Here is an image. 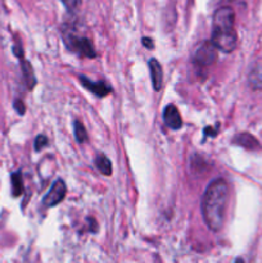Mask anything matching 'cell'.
Masks as SVG:
<instances>
[{"mask_svg":"<svg viewBox=\"0 0 262 263\" xmlns=\"http://www.w3.org/2000/svg\"><path fill=\"white\" fill-rule=\"evenodd\" d=\"M229 202V185L223 179H216L205 189L202 198V216L212 231H220L225 220Z\"/></svg>","mask_w":262,"mask_h":263,"instance_id":"obj_1","label":"cell"},{"mask_svg":"<svg viewBox=\"0 0 262 263\" xmlns=\"http://www.w3.org/2000/svg\"><path fill=\"white\" fill-rule=\"evenodd\" d=\"M211 43L225 53H230L235 49L238 43V36L234 28L231 30H212L211 35Z\"/></svg>","mask_w":262,"mask_h":263,"instance_id":"obj_2","label":"cell"},{"mask_svg":"<svg viewBox=\"0 0 262 263\" xmlns=\"http://www.w3.org/2000/svg\"><path fill=\"white\" fill-rule=\"evenodd\" d=\"M67 193L66 184L62 179L55 180L53 182V185L50 186V189L48 190V193L45 194V197L43 198V203L45 207H55L58 205L62 200L64 199Z\"/></svg>","mask_w":262,"mask_h":263,"instance_id":"obj_3","label":"cell"},{"mask_svg":"<svg viewBox=\"0 0 262 263\" xmlns=\"http://www.w3.org/2000/svg\"><path fill=\"white\" fill-rule=\"evenodd\" d=\"M235 22V13L231 8L222 7L213 14V30H231Z\"/></svg>","mask_w":262,"mask_h":263,"instance_id":"obj_4","label":"cell"},{"mask_svg":"<svg viewBox=\"0 0 262 263\" xmlns=\"http://www.w3.org/2000/svg\"><path fill=\"white\" fill-rule=\"evenodd\" d=\"M66 41L67 44H68V48L71 49V50L76 51L79 55L86 57V58H94V57L97 55L90 39L68 36V37L66 39Z\"/></svg>","mask_w":262,"mask_h":263,"instance_id":"obj_5","label":"cell"},{"mask_svg":"<svg viewBox=\"0 0 262 263\" xmlns=\"http://www.w3.org/2000/svg\"><path fill=\"white\" fill-rule=\"evenodd\" d=\"M217 50L218 49L212 43H203V45H200L195 51L194 62L203 67L211 66L217 59Z\"/></svg>","mask_w":262,"mask_h":263,"instance_id":"obj_6","label":"cell"},{"mask_svg":"<svg viewBox=\"0 0 262 263\" xmlns=\"http://www.w3.org/2000/svg\"><path fill=\"white\" fill-rule=\"evenodd\" d=\"M80 82H81L85 89H87L90 92H92V94L99 98L105 97V95H108L112 91V87L108 84H105L104 81H92V80L87 79V77L80 76Z\"/></svg>","mask_w":262,"mask_h":263,"instance_id":"obj_7","label":"cell"},{"mask_svg":"<svg viewBox=\"0 0 262 263\" xmlns=\"http://www.w3.org/2000/svg\"><path fill=\"white\" fill-rule=\"evenodd\" d=\"M163 120L164 123L172 130H180L182 127V118L180 112L174 104H170L164 108L163 110Z\"/></svg>","mask_w":262,"mask_h":263,"instance_id":"obj_8","label":"cell"},{"mask_svg":"<svg viewBox=\"0 0 262 263\" xmlns=\"http://www.w3.org/2000/svg\"><path fill=\"white\" fill-rule=\"evenodd\" d=\"M149 71H151V79L152 84H153V89L156 91H159L162 89V82H163V72H162V66L157 59L152 58L149 61Z\"/></svg>","mask_w":262,"mask_h":263,"instance_id":"obj_9","label":"cell"},{"mask_svg":"<svg viewBox=\"0 0 262 263\" xmlns=\"http://www.w3.org/2000/svg\"><path fill=\"white\" fill-rule=\"evenodd\" d=\"M233 143L236 144L239 146H243V148L249 149V151H256V149L261 148L259 143L257 141V139L254 136H252L251 134H239L235 138L233 139Z\"/></svg>","mask_w":262,"mask_h":263,"instance_id":"obj_10","label":"cell"},{"mask_svg":"<svg viewBox=\"0 0 262 263\" xmlns=\"http://www.w3.org/2000/svg\"><path fill=\"white\" fill-rule=\"evenodd\" d=\"M21 68H22V73H23V77H25V81L26 84H27L28 89L32 90L33 87L36 86V77H35V73H33V69H32V66H31L30 62L26 61L25 58H21Z\"/></svg>","mask_w":262,"mask_h":263,"instance_id":"obj_11","label":"cell"},{"mask_svg":"<svg viewBox=\"0 0 262 263\" xmlns=\"http://www.w3.org/2000/svg\"><path fill=\"white\" fill-rule=\"evenodd\" d=\"M248 84L253 90H262V64L253 67L248 76Z\"/></svg>","mask_w":262,"mask_h":263,"instance_id":"obj_12","label":"cell"},{"mask_svg":"<svg viewBox=\"0 0 262 263\" xmlns=\"http://www.w3.org/2000/svg\"><path fill=\"white\" fill-rule=\"evenodd\" d=\"M95 166L105 176H110L112 175V163H110V161L104 154H99L95 158Z\"/></svg>","mask_w":262,"mask_h":263,"instance_id":"obj_13","label":"cell"},{"mask_svg":"<svg viewBox=\"0 0 262 263\" xmlns=\"http://www.w3.org/2000/svg\"><path fill=\"white\" fill-rule=\"evenodd\" d=\"M12 190L14 197H20L23 193V180L21 171L14 172V174L12 175Z\"/></svg>","mask_w":262,"mask_h":263,"instance_id":"obj_14","label":"cell"},{"mask_svg":"<svg viewBox=\"0 0 262 263\" xmlns=\"http://www.w3.org/2000/svg\"><path fill=\"white\" fill-rule=\"evenodd\" d=\"M73 130H74V138H76L77 143L84 144L85 141L87 140V133H86V128H85V126L82 125V122L76 121L73 125Z\"/></svg>","mask_w":262,"mask_h":263,"instance_id":"obj_15","label":"cell"},{"mask_svg":"<svg viewBox=\"0 0 262 263\" xmlns=\"http://www.w3.org/2000/svg\"><path fill=\"white\" fill-rule=\"evenodd\" d=\"M48 145V139H46L45 135H39L38 138L35 139V151L40 152L41 149L45 148Z\"/></svg>","mask_w":262,"mask_h":263,"instance_id":"obj_16","label":"cell"},{"mask_svg":"<svg viewBox=\"0 0 262 263\" xmlns=\"http://www.w3.org/2000/svg\"><path fill=\"white\" fill-rule=\"evenodd\" d=\"M61 2L63 3V5L67 8L68 12H74L80 4V0H61Z\"/></svg>","mask_w":262,"mask_h":263,"instance_id":"obj_17","label":"cell"},{"mask_svg":"<svg viewBox=\"0 0 262 263\" xmlns=\"http://www.w3.org/2000/svg\"><path fill=\"white\" fill-rule=\"evenodd\" d=\"M14 109L17 110V113L18 115H25V112H26V107H25V104H23V102L22 100H20V99H17L14 102Z\"/></svg>","mask_w":262,"mask_h":263,"instance_id":"obj_18","label":"cell"},{"mask_svg":"<svg viewBox=\"0 0 262 263\" xmlns=\"http://www.w3.org/2000/svg\"><path fill=\"white\" fill-rule=\"evenodd\" d=\"M13 53H14V55L17 57V58H25L23 57V49H22V45H21V43L18 41L17 44H15L14 46H13Z\"/></svg>","mask_w":262,"mask_h":263,"instance_id":"obj_19","label":"cell"},{"mask_svg":"<svg viewBox=\"0 0 262 263\" xmlns=\"http://www.w3.org/2000/svg\"><path fill=\"white\" fill-rule=\"evenodd\" d=\"M141 43H143V45L145 46L146 49H153V46H154L153 40H152L151 37H148V36H145V37L141 39Z\"/></svg>","mask_w":262,"mask_h":263,"instance_id":"obj_20","label":"cell"},{"mask_svg":"<svg viewBox=\"0 0 262 263\" xmlns=\"http://www.w3.org/2000/svg\"><path fill=\"white\" fill-rule=\"evenodd\" d=\"M203 133H204V139H203V140H205V138H207L208 135H210V136H216V134H217V133H216L215 128L210 127V126H208V127H205Z\"/></svg>","mask_w":262,"mask_h":263,"instance_id":"obj_21","label":"cell"},{"mask_svg":"<svg viewBox=\"0 0 262 263\" xmlns=\"http://www.w3.org/2000/svg\"><path fill=\"white\" fill-rule=\"evenodd\" d=\"M235 263H244V262H243V259H241V258H238L235 261Z\"/></svg>","mask_w":262,"mask_h":263,"instance_id":"obj_22","label":"cell"},{"mask_svg":"<svg viewBox=\"0 0 262 263\" xmlns=\"http://www.w3.org/2000/svg\"><path fill=\"white\" fill-rule=\"evenodd\" d=\"M226 2H233V0H226Z\"/></svg>","mask_w":262,"mask_h":263,"instance_id":"obj_23","label":"cell"}]
</instances>
